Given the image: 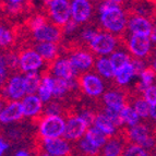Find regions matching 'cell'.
I'll use <instances>...</instances> for the list:
<instances>
[{
    "label": "cell",
    "mask_w": 156,
    "mask_h": 156,
    "mask_svg": "<svg viewBox=\"0 0 156 156\" xmlns=\"http://www.w3.org/2000/svg\"><path fill=\"white\" fill-rule=\"evenodd\" d=\"M143 97L150 104H153L156 101V85H150L147 86L143 91Z\"/></svg>",
    "instance_id": "40"
},
{
    "label": "cell",
    "mask_w": 156,
    "mask_h": 156,
    "mask_svg": "<svg viewBox=\"0 0 156 156\" xmlns=\"http://www.w3.org/2000/svg\"><path fill=\"white\" fill-rule=\"evenodd\" d=\"M35 49L39 55L45 59L46 62L51 63L56 58H58V46L57 43L52 42H39L35 46Z\"/></svg>",
    "instance_id": "21"
},
{
    "label": "cell",
    "mask_w": 156,
    "mask_h": 156,
    "mask_svg": "<svg viewBox=\"0 0 156 156\" xmlns=\"http://www.w3.org/2000/svg\"><path fill=\"white\" fill-rule=\"evenodd\" d=\"M47 21V18L45 16H42V14H38V16H33V18L30 20L29 22V27L31 31H33V30L37 29V27H39V26H42L43 24H45Z\"/></svg>",
    "instance_id": "39"
},
{
    "label": "cell",
    "mask_w": 156,
    "mask_h": 156,
    "mask_svg": "<svg viewBox=\"0 0 156 156\" xmlns=\"http://www.w3.org/2000/svg\"><path fill=\"white\" fill-rule=\"evenodd\" d=\"M112 2H115V3H117V5H120L123 0H112Z\"/></svg>",
    "instance_id": "52"
},
{
    "label": "cell",
    "mask_w": 156,
    "mask_h": 156,
    "mask_svg": "<svg viewBox=\"0 0 156 156\" xmlns=\"http://www.w3.org/2000/svg\"><path fill=\"white\" fill-rule=\"evenodd\" d=\"M128 135H129V138H130V140L132 142L142 145L145 150H150L155 144L154 139L150 135L148 128L140 122L129 127V129H128Z\"/></svg>",
    "instance_id": "13"
},
{
    "label": "cell",
    "mask_w": 156,
    "mask_h": 156,
    "mask_svg": "<svg viewBox=\"0 0 156 156\" xmlns=\"http://www.w3.org/2000/svg\"><path fill=\"white\" fill-rule=\"evenodd\" d=\"M32 32V37L34 41L37 43L39 42H52L58 43L60 38L62 37L63 30L61 26L57 25L55 23H49L46 22L42 26L33 30Z\"/></svg>",
    "instance_id": "9"
},
{
    "label": "cell",
    "mask_w": 156,
    "mask_h": 156,
    "mask_svg": "<svg viewBox=\"0 0 156 156\" xmlns=\"http://www.w3.org/2000/svg\"><path fill=\"white\" fill-rule=\"evenodd\" d=\"M23 115L26 118H35L43 114L44 103L37 94H26L21 99Z\"/></svg>",
    "instance_id": "16"
},
{
    "label": "cell",
    "mask_w": 156,
    "mask_h": 156,
    "mask_svg": "<svg viewBox=\"0 0 156 156\" xmlns=\"http://www.w3.org/2000/svg\"><path fill=\"white\" fill-rule=\"evenodd\" d=\"M93 126L96 127L98 130H101L103 133L109 138V136H112V135L116 134L117 132L118 127L112 122L109 118L107 117L104 112H98V114L95 115V118H94L93 121Z\"/></svg>",
    "instance_id": "19"
},
{
    "label": "cell",
    "mask_w": 156,
    "mask_h": 156,
    "mask_svg": "<svg viewBox=\"0 0 156 156\" xmlns=\"http://www.w3.org/2000/svg\"><path fill=\"white\" fill-rule=\"evenodd\" d=\"M3 97L2 98H0V114H1V112H2V109H3V107H5V103L3 101Z\"/></svg>",
    "instance_id": "50"
},
{
    "label": "cell",
    "mask_w": 156,
    "mask_h": 156,
    "mask_svg": "<svg viewBox=\"0 0 156 156\" xmlns=\"http://www.w3.org/2000/svg\"><path fill=\"white\" fill-rule=\"evenodd\" d=\"M76 142H78V150L81 153L86 154V155H96V154H99V152H101V148L94 145L91 141L89 139H86L85 136H82Z\"/></svg>",
    "instance_id": "30"
},
{
    "label": "cell",
    "mask_w": 156,
    "mask_h": 156,
    "mask_svg": "<svg viewBox=\"0 0 156 156\" xmlns=\"http://www.w3.org/2000/svg\"><path fill=\"white\" fill-rule=\"evenodd\" d=\"M109 58H110V60H112V66H114L116 71L121 69V68H123L125 66L129 65V63L131 62V60H132L131 56L129 55L127 51L120 50V49L112 51L109 55Z\"/></svg>",
    "instance_id": "27"
},
{
    "label": "cell",
    "mask_w": 156,
    "mask_h": 156,
    "mask_svg": "<svg viewBox=\"0 0 156 156\" xmlns=\"http://www.w3.org/2000/svg\"><path fill=\"white\" fill-rule=\"evenodd\" d=\"M135 76H136V72H135L132 62H130L129 65L125 66L123 68H121V69L116 71V72H115L114 79H115V81L117 82L118 85L125 86L130 83Z\"/></svg>",
    "instance_id": "23"
},
{
    "label": "cell",
    "mask_w": 156,
    "mask_h": 156,
    "mask_svg": "<svg viewBox=\"0 0 156 156\" xmlns=\"http://www.w3.org/2000/svg\"><path fill=\"white\" fill-rule=\"evenodd\" d=\"M152 68L154 69V71L156 72V58L154 59V61H153V63H152Z\"/></svg>",
    "instance_id": "51"
},
{
    "label": "cell",
    "mask_w": 156,
    "mask_h": 156,
    "mask_svg": "<svg viewBox=\"0 0 156 156\" xmlns=\"http://www.w3.org/2000/svg\"><path fill=\"white\" fill-rule=\"evenodd\" d=\"M140 76V84H139V89L143 92L144 90L147 87V86L152 85L155 80L156 76V72L154 71L153 68H145L142 72L139 74Z\"/></svg>",
    "instance_id": "29"
},
{
    "label": "cell",
    "mask_w": 156,
    "mask_h": 156,
    "mask_svg": "<svg viewBox=\"0 0 156 156\" xmlns=\"http://www.w3.org/2000/svg\"><path fill=\"white\" fill-rule=\"evenodd\" d=\"M13 33L7 26L0 24V48H8L13 43Z\"/></svg>",
    "instance_id": "33"
},
{
    "label": "cell",
    "mask_w": 156,
    "mask_h": 156,
    "mask_svg": "<svg viewBox=\"0 0 156 156\" xmlns=\"http://www.w3.org/2000/svg\"><path fill=\"white\" fill-rule=\"evenodd\" d=\"M26 94H36L42 83V74L38 71H31L24 73Z\"/></svg>",
    "instance_id": "25"
},
{
    "label": "cell",
    "mask_w": 156,
    "mask_h": 156,
    "mask_svg": "<svg viewBox=\"0 0 156 156\" xmlns=\"http://www.w3.org/2000/svg\"><path fill=\"white\" fill-rule=\"evenodd\" d=\"M98 30L94 29V27H85L81 31L80 33V38L83 41V42L87 43L89 44L91 41H93L94 37L96 36L97 33H98Z\"/></svg>",
    "instance_id": "38"
},
{
    "label": "cell",
    "mask_w": 156,
    "mask_h": 156,
    "mask_svg": "<svg viewBox=\"0 0 156 156\" xmlns=\"http://www.w3.org/2000/svg\"><path fill=\"white\" fill-rule=\"evenodd\" d=\"M150 117H152L154 120H156V101L151 104V110H150Z\"/></svg>",
    "instance_id": "46"
},
{
    "label": "cell",
    "mask_w": 156,
    "mask_h": 156,
    "mask_svg": "<svg viewBox=\"0 0 156 156\" xmlns=\"http://www.w3.org/2000/svg\"><path fill=\"white\" fill-rule=\"evenodd\" d=\"M79 85L85 95L90 97L101 96L105 92V84L98 73L84 72L79 76Z\"/></svg>",
    "instance_id": "5"
},
{
    "label": "cell",
    "mask_w": 156,
    "mask_h": 156,
    "mask_svg": "<svg viewBox=\"0 0 156 156\" xmlns=\"http://www.w3.org/2000/svg\"><path fill=\"white\" fill-rule=\"evenodd\" d=\"M121 116H122L123 123L129 126V127L139 123L141 119V117L138 115V112H135L133 106H130V105L127 104L121 108Z\"/></svg>",
    "instance_id": "28"
},
{
    "label": "cell",
    "mask_w": 156,
    "mask_h": 156,
    "mask_svg": "<svg viewBox=\"0 0 156 156\" xmlns=\"http://www.w3.org/2000/svg\"><path fill=\"white\" fill-rule=\"evenodd\" d=\"M41 150L43 154L48 156H66L71 154L72 146L65 136L46 138L41 140Z\"/></svg>",
    "instance_id": "6"
},
{
    "label": "cell",
    "mask_w": 156,
    "mask_h": 156,
    "mask_svg": "<svg viewBox=\"0 0 156 156\" xmlns=\"http://www.w3.org/2000/svg\"><path fill=\"white\" fill-rule=\"evenodd\" d=\"M79 25H80V24L76 23L74 20H72V19H70V20H69V21H68L67 23H66L65 25L62 26L63 33H65V34L73 33V32H76V30H78Z\"/></svg>",
    "instance_id": "42"
},
{
    "label": "cell",
    "mask_w": 156,
    "mask_h": 156,
    "mask_svg": "<svg viewBox=\"0 0 156 156\" xmlns=\"http://www.w3.org/2000/svg\"><path fill=\"white\" fill-rule=\"evenodd\" d=\"M94 67L96 69V72L98 73L101 78L105 79H114L115 78V70L112 66V60L107 56H99L94 63Z\"/></svg>",
    "instance_id": "20"
},
{
    "label": "cell",
    "mask_w": 156,
    "mask_h": 156,
    "mask_svg": "<svg viewBox=\"0 0 156 156\" xmlns=\"http://www.w3.org/2000/svg\"><path fill=\"white\" fill-rule=\"evenodd\" d=\"M89 127L87 122L79 115L70 116L66 120V130L63 136L71 142H76L82 136H84Z\"/></svg>",
    "instance_id": "10"
},
{
    "label": "cell",
    "mask_w": 156,
    "mask_h": 156,
    "mask_svg": "<svg viewBox=\"0 0 156 156\" xmlns=\"http://www.w3.org/2000/svg\"><path fill=\"white\" fill-rule=\"evenodd\" d=\"M5 58H7V63H8L9 68L11 69L19 68V55L9 52V54H5Z\"/></svg>",
    "instance_id": "41"
},
{
    "label": "cell",
    "mask_w": 156,
    "mask_h": 156,
    "mask_svg": "<svg viewBox=\"0 0 156 156\" xmlns=\"http://www.w3.org/2000/svg\"><path fill=\"white\" fill-rule=\"evenodd\" d=\"M131 62H132L133 67H134V70H135V72H136V76H139V74H140V73L146 68L145 65H144V62L141 60V58L135 57L134 59L131 60Z\"/></svg>",
    "instance_id": "44"
},
{
    "label": "cell",
    "mask_w": 156,
    "mask_h": 156,
    "mask_svg": "<svg viewBox=\"0 0 156 156\" xmlns=\"http://www.w3.org/2000/svg\"><path fill=\"white\" fill-rule=\"evenodd\" d=\"M62 112V106L58 101H48L46 106H44L43 115H61Z\"/></svg>",
    "instance_id": "37"
},
{
    "label": "cell",
    "mask_w": 156,
    "mask_h": 156,
    "mask_svg": "<svg viewBox=\"0 0 156 156\" xmlns=\"http://www.w3.org/2000/svg\"><path fill=\"white\" fill-rule=\"evenodd\" d=\"M71 19L76 23L84 24L89 21L93 13V5L90 0H70Z\"/></svg>",
    "instance_id": "14"
},
{
    "label": "cell",
    "mask_w": 156,
    "mask_h": 156,
    "mask_svg": "<svg viewBox=\"0 0 156 156\" xmlns=\"http://www.w3.org/2000/svg\"><path fill=\"white\" fill-rule=\"evenodd\" d=\"M99 22L101 27L112 34H120L125 31L128 19L120 5L112 0H103L98 7Z\"/></svg>",
    "instance_id": "1"
},
{
    "label": "cell",
    "mask_w": 156,
    "mask_h": 156,
    "mask_svg": "<svg viewBox=\"0 0 156 156\" xmlns=\"http://www.w3.org/2000/svg\"><path fill=\"white\" fill-rule=\"evenodd\" d=\"M79 116H80L81 118H83L84 120H85L86 122H87V125L89 126H92L93 125V121H94V118H95V115L93 112H91V110H87V109H84L82 110V112H79Z\"/></svg>",
    "instance_id": "43"
},
{
    "label": "cell",
    "mask_w": 156,
    "mask_h": 156,
    "mask_svg": "<svg viewBox=\"0 0 156 156\" xmlns=\"http://www.w3.org/2000/svg\"><path fill=\"white\" fill-rule=\"evenodd\" d=\"M122 155H126V156H146L147 155V151H146L145 148H144L142 145L133 142V143L130 144V145L126 146L125 150H123Z\"/></svg>",
    "instance_id": "34"
},
{
    "label": "cell",
    "mask_w": 156,
    "mask_h": 156,
    "mask_svg": "<svg viewBox=\"0 0 156 156\" xmlns=\"http://www.w3.org/2000/svg\"><path fill=\"white\" fill-rule=\"evenodd\" d=\"M69 59L78 73H84L91 70L95 63L93 54L89 50H76L71 54Z\"/></svg>",
    "instance_id": "15"
},
{
    "label": "cell",
    "mask_w": 156,
    "mask_h": 156,
    "mask_svg": "<svg viewBox=\"0 0 156 156\" xmlns=\"http://www.w3.org/2000/svg\"><path fill=\"white\" fill-rule=\"evenodd\" d=\"M8 69L9 67L7 63L5 55L0 54V89H2L5 81L8 80Z\"/></svg>",
    "instance_id": "35"
},
{
    "label": "cell",
    "mask_w": 156,
    "mask_h": 156,
    "mask_svg": "<svg viewBox=\"0 0 156 156\" xmlns=\"http://www.w3.org/2000/svg\"><path fill=\"white\" fill-rule=\"evenodd\" d=\"M86 139H89L92 143L95 146H97L98 148H101L104 146V144L106 143V141L108 140V136H107L105 133H103L101 130H98L96 127H94L93 125L90 126L86 130L85 134H84Z\"/></svg>",
    "instance_id": "26"
},
{
    "label": "cell",
    "mask_w": 156,
    "mask_h": 156,
    "mask_svg": "<svg viewBox=\"0 0 156 156\" xmlns=\"http://www.w3.org/2000/svg\"><path fill=\"white\" fill-rule=\"evenodd\" d=\"M117 45L118 41L115 34L105 30L103 32H98L93 41L89 43L91 51L97 56H109L112 51L116 50Z\"/></svg>",
    "instance_id": "3"
},
{
    "label": "cell",
    "mask_w": 156,
    "mask_h": 156,
    "mask_svg": "<svg viewBox=\"0 0 156 156\" xmlns=\"http://www.w3.org/2000/svg\"><path fill=\"white\" fill-rule=\"evenodd\" d=\"M37 95L39 96V98L42 99L43 103L46 104L48 101H50L54 98V94H52V90L50 89L49 86L45 85V84L41 83L38 87V91H37Z\"/></svg>",
    "instance_id": "36"
},
{
    "label": "cell",
    "mask_w": 156,
    "mask_h": 156,
    "mask_svg": "<svg viewBox=\"0 0 156 156\" xmlns=\"http://www.w3.org/2000/svg\"><path fill=\"white\" fill-rule=\"evenodd\" d=\"M147 1H151V2H156V0H147Z\"/></svg>",
    "instance_id": "53"
},
{
    "label": "cell",
    "mask_w": 156,
    "mask_h": 156,
    "mask_svg": "<svg viewBox=\"0 0 156 156\" xmlns=\"http://www.w3.org/2000/svg\"><path fill=\"white\" fill-rule=\"evenodd\" d=\"M49 72L54 76L65 79V80H76L78 79L79 74L71 63L70 59L66 57L56 58L50 65Z\"/></svg>",
    "instance_id": "12"
},
{
    "label": "cell",
    "mask_w": 156,
    "mask_h": 156,
    "mask_svg": "<svg viewBox=\"0 0 156 156\" xmlns=\"http://www.w3.org/2000/svg\"><path fill=\"white\" fill-rule=\"evenodd\" d=\"M127 27L130 31V33L150 35L152 29H153V25H152L151 21L148 19H146L144 16L138 14V16H133L128 21Z\"/></svg>",
    "instance_id": "18"
},
{
    "label": "cell",
    "mask_w": 156,
    "mask_h": 156,
    "mask_svg": "<svg viewBox=\"0 0 156 156\" xmlns=\"http://www.w3.org/2000/svg\"><path fill=\"white\" fill-rule=\"evenodd\" d=\"M152 41L150 35L144 34H133L128 39V49L131 55L136 58H144L148 55L151 50Z\"/></svg>",
    "instance_id": "11"
},
{
    "label": "cell",
    "mask_w": 156,
    "mask_h": 156,
    "mask_svg": "<svg viewBox=\"0 0 156 156\" xmlns=\"http://www.w3.org/2000/svg\"><path fill=\"white\" fill-rule=\"evenodd\" d=\"M125 145L121 139L117 136H109V139L106 141V143L101 147V153L106 156H119L123 153Z\"/></svg>",
    "instance_id": "22"
},
{
    "label": "cell",
    "mask_w": 156,
    "mask_h": 156,
    "mask_svg": "<svg viewBox=\"0 0 156 156\" xmlns=\"http://www.w3.org/2000/svg\"><path fill=\"white\" fill-rule=\"evenodd\" d=\"M46 5L48 16L52 23L62 27L71 19L70 0H49Z\"/></svg>",
    "instance_id": "4"
},
{
    "label": "cell",
    "mask_w": 156,
    "mask_h": 156,
    "mask_svg": "<svg viewBox=\"0 0 156 156\" xmlns=\"http://www.w3.org/2000/svg\"><path fill=\"white\" fill-rule=\"evenodd\" d=\"M16 156H27L30 155V153L26 150H24V148H21V150H19V151L16 152Z\"/></svg>",
    "instance_id": "48"
},
{
    "label": "cell",
    "mask_w": 156,
    "mask_h": 156,
    "mask_svg": "<svg viewBox=\"0 0 156 156\" xmlns=\"http://www.w3.org/2000/svg\"><path fill=\"white\" fill-rule=\"evenodd\" d=\"M8 148H9V144L7 143V142H5L1 136H0V156L2 155V154L5 153Z\"/></svg>",
    "instance_id": "45"
},
{
    "label": "cell",
    "mask_w": 156,
    "mask_h": 156,
    "mask_svg": "<svg viewBox=\"0 0 156 156\" xmlns=\"http://www.w3.org/2000/svg\"><path fill=\"white\" fill-rule=\"evenodd\" d=\"M24 117L21 101H9L5 103L2 112L0 114V122L8 125L19 121Z\"/></svg>",
    "instance_id": "17"
},
{
    "label": "cell",
    "mask_w": 156,
    "mask_h": 156,
    "mask_svg": "<svg viewBox=\"0 0 156 156\" xmlns=\"http://www.w3.org/2000/svg\"><path fill=\"white\" fill-rule=\"evenodd\" d=\"M26 95L24 74H13L2 86V97L9 101H21Z\"/></svg>",
    "instance_id": "7"
},
{
    "label": "cell",
    "mask_w": 156,
    "mask_h": 156,
    "mask_svg": "<svg viewBox=\"0 0 156 156\" xmlns=\"http://www.w3.org/2000/svg\"><path fill=\"white\" fill-rule=\"evenodd\" d=\"M133 108L141 118L150 117V110H151V104L145 98H138L133 103Z\"/></svg>",
    "instance_id": "32"
},
{
    "label": "cell",
    "mask_w": 156,
    "mask_h": 156,
    "mask_svg": "<svg viewBox=\"0 0 156 156\" xmlns=\"http://www.w3.org/2000/svg\"><path fill=\"white\" fill-rule=\"evenodd\" d=\"M103 112H104L107 117L109 118L118 128L121 127L122 125H125L122 120V116H121V108H115V107L105 106L104 109H103Z\"/></svg>",
    "instance_id": "31"
},
{
    "label": "cell",
    "mask_w": 156,
    "mask_h": 156,
    "mask_svg": "<svg viewBox=\"0 0 156 156\" xmlns=\"http://www.w3.org/2000/svg\"><path fill=\"white\" fill-rule=\"evenodd\" d=\"M66 120L61 115H45L38 121V134L41 139L63 136Z\"/></svg>",
    "instance_id": "2"
},
{
    "label": "cell",
    "mask_w": 156,
    "mask_h": 156,
    "mask_svg": "<svg viewBox=\"0 0 156 156\" xmlns=\"http://www.w3.org/2000/svg\"><path fill=\"white\" fill-rule=\"evenodd\" d=\"M150 38H151L152 43H156V26H153L151 34H150Z\"/></svg>",
    "instance_id": "47"
},
{
    "label": "cell",
    "mask_w": 156,
    "mask_h": 156,
    "mask_svg": "<svg viewBox=\"0 0 156 156\" xmlns=\"http://www.w3.org/2000/svg\"><path fill=\"white\" fill-rule=\"evenodd\" d=\"M103 103L105 106L115 107V108H122L126 105V98L122 93L118 91H108L103 94Z\"/></svg>",
    "instance_id": "24"
},
{
    "label": "cell",
    "mask_w": 156,
    "mask_h": 156,
    "mask_svg": "<svg viewBox=\"0 0 156 156\" xmlns=\"http://www.w3.org/2000/svg\"><path fill=\"white\" fill-rule=\"evenodd\" d=\"M7 3H24L25 0H3Z\"/></svg>",
    "instance_id": "49"
},
{
    "label": "cell",
    "mask_w": 156,
    "mask_h": 156,
    "mask_svg": "<svg viewBox=\"0 0 156 156\" xmlns=\"http://www.w3.org/2000/svg\"><path fill=\"white\" fill-rule=\"evenodd\" d=\"M45 62V59L35 48L24 49L19 54V69L23 73L39 71L44 68Z\"/></svg>",
    "instance_id": "8"
}]
</instances>
